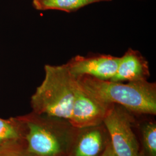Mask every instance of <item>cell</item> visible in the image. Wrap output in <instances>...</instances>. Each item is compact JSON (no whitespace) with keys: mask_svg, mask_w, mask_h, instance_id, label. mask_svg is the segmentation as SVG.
<instances>
[{"mask_svg":"<svg viewBox=\"0 0 156 156\" xmlns=\"http://www.w3.org/2000/svg\"><path fill=\"white\" fill-rule=\"evenodd\" d=\"M26 128L22 116L0 117V151L26 146Z\"/></svg>","mask_w":156,"mask_h":156,"instance_id":"9","label":"cell"},{"mask_svg":"<svg viewBox=\"0 0 156 156\" xmlns=\"http://www.w3.org/2000/svg\"><path fill=\"white\" fill-rule=\"evenodd\" d=\"M74 97L69 122L75 128H86L103 124L109 107L97 100L84 89L76 78L74 84Z\"/></svg>","mask_w":156,"mask_h":156,"instance_id":"5","label":"cell"},{"mask_svg":"<svg viewBox=\"0 0 156 156\" xmlns=\"http://www.w3.org/2000/svg\"><path fill=\"white\" fill-rule=\"evenodd\" d=\"M100 156H117L113 150L110 140L108 142L105 149H104Z\"/></svg>","mask_w":156,"mask_h":156,"instance_id":"13","label":"cell"},{"mask_svg":"<svg viewBox=\"0 0 156 156\" xmlns=\"http://www.w3.org/2000/svg\"><path fill=\"white\" fill-rule=\"evenodd\" d=\"M104 2L103 0H33L32 5L38 11L57 10L71 13L86 6Z\"/></svg>","mask_w":156,"mask_h":156,"instance_id":"10","label":"cell"},{"mask_svg":"<svg viewBox=\"0 0 156 156\" xmlns=\"http://www.w3.org/2000/svg\"><path fill=\"white\" fill-rule=\"evenodd\" d=\"M143 156H156V124L147 122L141 127Z\"/></svg>","mask_w":156,"mask_h":156,"instance_id":"11","label":"cell"},{"mask_svg":"<svg viewBox=\"0 0 156 156\" xmlns=\"http://www.w3.org/2000/svg\"><path fill=\"white\" fill-rule=\"evenodd\" d=\"M120 57L109 55H78L65 64L75 77L90 76L102 80H111L116 73Z\"/></svg>","mask_w":156,"mask_h":156,"instance_id":"6","label":"cell"},{"mask_svg":"<svg viewBox=\"0 0 156 156\" xmlns=\"http://www.w3.org/2000/svg\"><path fill=\"white\" fill-rule=\"evenodd\" d=\"M75 78L84 89L104 104L121 105L134 114H156V83L146 80L123 83L87 75Z\"/></svg>","mask_w":156,"mask_h":156,"instance_id":"1","label":"cell"},{"mask_svg":"<svg viewBox=\"0 0 156 156\" xmlns=\"http://www.w3.org/2000/svg\"><path fill=\"white\" fill-rule=\"evenodd\" d=\"M150 75L147 60L139 51L129 48L120 57L117 71L110 80L116 82L146 80Z\"/></svg>","mask_w":156,"mask_h":156,"instance_id":"8","label":"cell"},{"mask_svg":"<svg viewBox=\"0 0 156 156\" xmlns=\"http://www.w3.org/2000/svg\"><path fill=\"white\" fill-rule=\"evenodd\" d=\"M0 156H35L30 153L26 146L0 151Z\"/></svg>","mask_w":156,"mask_h":156,"instance_id":"12","label":"cell"},{"mask_svg":"<svg viewBox=\"0 0 156 156\" xmlns=\"http://www.w3.org/2000/svg\"><path fill=\"white\" fill-rule=\"evenodd\" d=\"M26 146L35 156H68L77 133L68 120L37 114L22 116Z\"/></svg>","mask_w":156,"mask_h":156,"instance_id":"2","label":"cell"},{"mask_svg":"<svg viewBox=\"0 0 156 156\" xmlns=\"http://www.w3.org/2000/svg\"><path fill=\"white\" fill-rule=\"evenodd\" d=\"M131 114L123 106L112 104L103 121L117 156H138L140 153L138 141L132 128Z\"/></svg>","mask_w":156,"mask_h":156,"instance_id":"4","label":"cell"},{"mask_svg":"<svg viewBox=\"0 0 156 156\" xmlns=\"http://www.w3.org/2000/svg\"><path fill=\"white\" fill-rule=\"evenodd\" d=\"M109 140L104 124L79 128L68 156H100Z\"/></svg>","mask_w":156,"mask_h":156,"instance_id":"7","label":"cell"},{"mask_svg":"<svg viewBox=\"0 0 156 156\" xmlns=\"http://www.w3.org/2000/svg\"><path fill=\"white\" fill-rule=\"evenodd\" d=\"M138 156H142V153H140H140H139V154H138Z\"/></svg>","mask_w":156,"mask_h":156,"instance_id":"15","label":"cell"},{"mask_svg":"<svg viewBox=\"0 0 156 156\" xmlns=\"http://www.w3.org/2000/svg\"><path fill=\"white\" fill-rule=\"evenodd\" d=\"M104 2H109V1H111L112 0H103Z\"/></svg>","mask_w":156,"mask_h":156,"instance_id":"14","label":"cell"},{"mask_svg":"<svg viewBox=\"0 0 156 156\" xmlns=\"http://www.w3.org/2000/svg\"><path fill=\"white\" fill-rule=\"evenodd\" d=\"M45 78L31 98L33 112L68 120L74 97L75 77L66 64L46 65Z\"/></svg>","mask_w":156,"mask_h":156,"instance_id":"3","label":"cell"}]
</instances>
